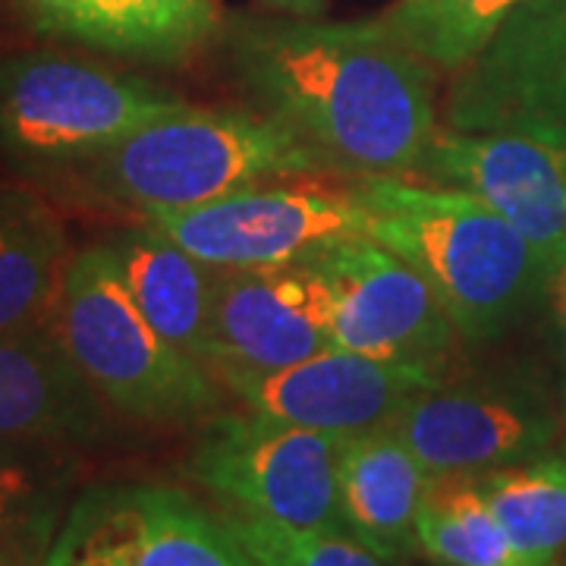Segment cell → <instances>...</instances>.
I'll return each instance as SVG.
<instances>
[{"instance_id": "cell-1", "label": "cell", "mask_w": 566, "mask_h": 566, "mask_svg": "<svg viewBox=\"0 0 566 566\" xmlns=\"http://www.w3.org/2000/svg\"><path fill=\"white\" fill-rule=\"evenodd\" d=\"M227 66L249 104L356 180L419 174L438 133L434 66L378 20H237Z\"/></svg>"}, {"instance_id": "cell-2", "label": "cell", "mask_w": 566, "mask_h": 566, "mask_svg": "<svg viewBox=\"0 0 566 566\" xmlns=\"http://www.w3.org/2000/svg\"><path fill=\"white\" fill-rule=\"evenodd\" d=\"M368 237L403 255L465 344H494L547 293L554 277L526 237L469 192L406 177L356 182Z\"/></svg>"}, {"instance_id": "cell-3", "label": "cell", "mask_w": 566, "mask_h": 566, "mask_svg": "<svg viewBox=\"0 0 566 566\" xmlns=\"http://www.w3.org/2000/svg\"><path fill=\"white\" fill-rule=\"evenodd\" d=\"M82 170L98 192L151 218L259 182L327 174L331 167L312 145L259 111L182 104L139 126Z\"/></svg>"}, {"instance_id": "cell-4", "label": "cell", "mask_w": 566, "mask_h": 566, "mask_svg": "<svg viewBox=\"0 0 566 566\" xmlns=\"http://www.w3.org/2000/svg\"><path fill=\"white\" fill-rule=\"evenodd\" d=\"M54 334L98 397L145 422H202L221 390L202 363L167 344L129 293L114 243L88 245L63 274Z\"/></svg>"}, {"instance_id": "cell-5", "label": "cell", "mask_w": 566, "mask_h": 566, "mask_svg": "<svg viewBox=\"0 0 566 566\" xmlns=\"http://www.w3.org/2000/svg\"><path fill=\"white\" fill-rule=\"evenodd\" d=\"M177 92L57 54L0 61V151L29 170L85 167L182 107Z\"/></svg>"}, {"instance_id": "cell-6", "label": "cell", "mask_w": 566, "mask_h": 566, "mask_svg": "<svg viewBox=\"0 0 566 566\" xmlns=\"http://www.w3.org/2000/svg\"><path fill=\"white\" fill-rule=\"evenodd\" d=\"M344 438L262 412H223L205 424L192 475L237 513L296 528L346 532L337 491Z\"/></svg>"}, {"instance_id": "cell-7", "label": "cell", "mask_w": 566, "mask_h": 566, "mask_svg": "<svg viewBox=\"0 0 566 566\" xmlns=\"http://www.w3.org/2000/svg\"><path fill=\"white\" fill-rule=\"evenodd\" d=\"M145 221L214 271L308 262L324 245L368 237L356 186L331 189L322 182H259Z\"/></svg>"}, {"instance_id": "cell-8", "label": "cell", "mask_w": 566, "mask_h": 566, "mask_svg": "<svg viewBox=\"0 0 566 566\" xmlns=\"http://www.w3.org/2000/svg\"><path fill=\"white\" fill-rule=\"evenodd\" d=\"M444 117L447 129L516 133L566 151V0H523L453 73Z\"/></svg>"}, {"instance_id": "cell-9", "label": "cell", "mask_w": 566, "mask_h": 566, "mask_svg": "<svg viewBox=\"0 0 566 566\" xmlns=\"http://www.w3.org/2000/svg\"><path fill=\"white\" fill-rule=\"evenodd\" d=\"M41 566H259L227 520L167 485L82 494Z\"/></svg>"}, {"instance_id": "cell-10", "label": "cell", "mask_w": 566, "mask_h": 566, "mask_svg": "<svg viewBox=\"0 0 566 566\" xmlns=\"http://www.w3.org/2000/svg\"><path fill=\"white\" fill-rule=\"evenodd\" d=\"M308 262L334 293V346L368 359L441 368L457 327L431 283L385 243L353 237Z\"/></svg>"}, {"instance_id": "cell-11", "label": "cell", "mask_w": 566, "mask_h": 566, "mask_svg": "<svg viewBox=\"0 0 566 566\" xmlns=\"http://www.w3.org/2000/svg\"><path fill=\"white\" fill-rule=\"evenodd\" d=\"M428 475H479L545 453L557 416L535 387L485 378L419 390L387 424Z\"/></svg>"}, {"instance_id": "cell-12", "label": "cell", "mask_w": 566, "mask_h": 566, "mask_svg": "<svg viewBox=\"0 0 566 566\" xmlns=\"http://www.w3.org/2000/svg\"><path fill=\"white\" fill-rule=\"evenodd\" d=\"M211 375L245 409L337 438L387 428L419 390L444 378L434 365L381 363L337 346L271 371L214 368Z\"/></svg>"}, {"instance_id": "cell-13", "label": "cell", "mask_w": 566, "mask_h": 566, "mask_svg": "<svg viewBox=\"0 0 566 566\" xmlns=\"http://www.w3.org/2000/svg\"><path fill=\"white\" fill-rule=\"evenodd\" d=\"M419 174L513 223L554 274L566 264V151L516 133L438 129Z\"/></svg>"}, {"instance_id": "cell-14", "label": "cell", "mask_w": 566, "mask_h": 566, "mask_svg": "<svg viewBox=\"0 0 566 566\" xmlns=\"http://www.w3.org/2000/svg\"><path fill=\"white\" fill-rule=\"evenodd\" d=\"M334 349V293L312 262L218 271L208 371H271Z\"/></svg>"}, {"instance_id": "cell-15", "label": "cell", "mask_w": 566, "mask_h": 566, "mask_svg": "<svg viewBox=\"0 0 566 566\" xmlns=\"http://www.w3.org/2000/svg\"><path fill=\"white\" fill-rule=\"evenodd\" d=\"M102 397L82 378L54 327L0 337V444H44L92 434Z\"/></svg>"}, {"instance_id": "cell-16", "label": "cell", "mask_w": 566, "mask_h": 566, "mask_svg": "<svg viewBox=\"0 0 566 566\" xmlns=\"http://www.w3.org/2000/svg\"><path fill=\"white\" fill-rule=\"evenodd\" d=\"M428 479L416 453L390 428L344 438L337 491L346 532L390 564L406 560L419 551L416 520Z\"/></svg>"}, {"instance_id": "cell-17", "label": "cell", "mask_w": 566, "mask_h": 566, "mask_svg": "<svg viewBox=\"0 0 566 566\" xmlns=\"http://www.w3.org/2000/svg\"><path fill=\"white\" fill-rule=\"evenodd\" d=\"M129 293L167 344L208 363L218 271L145 221L114 243ZM208 368V365H205Z\"/></svg>"}, {"instance_id": "cell-18", "label": "cell", "mask_w": 566, "mask_h": 566, "mask_svg": "<svg viewBox=\"0 0 566 566\" xmlns=\"http://www.w3.org/2000/svg\"><path fill=\"white\" fill-rule=\"evenodd\" d=\"M66 264L54 214L25 192H0V337L54 327Z\"/></svg>"}, {"instance_id": "cell-19", "label": "cell", "mask_w": 566, "mask_h": 566, "mask_svg": "<svg viewBox=\"0 0 566 566\" xmlns=\"http://www.w3.org/2000/svg\"><path fill=\"white\" fill-rule=\"evenodd\" d=\"M211 0H73L57 39L123 57L180 63L214 35Z\"/></svg>"}, {"instance_id": "cell-20", "label": "cell", "mask_w": 566, "mask_h": 566, "mask_svg": "<svg viewBox=\"0 0 566 566\" xmlns=\"http://www.w3.org/2000/svg\"><path fill=\"white\" fill-rule=\"evenodd\" d=\"M523 566H554L566 547V457L538 453L472 475Z\"/></svg>"}, {"instance_id": "cell-21", "label": "cell", "mask_w": 566, "mask_h": 566, "mask_svg": "<svg viewBox=\"0 0 566 566\" xmlns=\"http://www.w3.org/2000/svg\"><path fill=\"white\" fill-rule=\"evenodd\" d=\"M419 551L438 566H523L472 475H431L419 520Z\"/></svg>"}, {"instance_id": "cell-22", "label": "cell", "mask_w": 566, "mask_h": 566, "mask_svg": "<svg viewBox=\"0 0 566 566\" xmlns=\"http://www.w3.org/2000/svg\"><path fill=\"white\" fill-rule=\"evenodd\" d=\"M520 3L523 0H394L375 20L434 70L460 73L485 51Z\"/></svg>"}, {"instance_id": "cell-23", "label": "cell", "mask_w": 566, "mask_h": 566, "mask_svg": "<svg viewBox=\"0 0 566 566\" xmlns=\"http://www.w3.org/2000/svg\"><path fill=\"white\" fill-rule=\"evenodd\" d=\"M230 532L243 542L259 566H394L356 535L337 528H296L233 513Z\"/></svg>"}, {"instance_id": "cell-24", "label": "cell", "mask_w": 566, "mask_h": 566, "mask_svg": "<svg viewBox=\"0 0 566 566\" xmlns=\"http://www.w3.org/2000/svg\"><path fill=\"white\" fill-rule=\"evenodd\" d=\"M0 444V566H25L54 542V510L29 465Z\"/></svg>"}, {"instance_id": "cell-25", "label": "cell", "mask_w": 566, "mask_h": 566, "mask_svg": "<svg viewBox=\"0 0 566 566\" xmlns=\"http://www.w3.org/2000/svg\"><path fill=\"white\" fill-rule=\"evenodd\" d=\"M547 300H551V331H554V340L566 353V264L547 283Z\"/></svg>"}, {"instance_id": "cell-26", "label": "cell", "mask_w": 566, "mask_h": 566, "mask_svg": "<svg viewBox=\"0 0 566 566\" xmlns=\"http://www.w3.org/2000/svg\"><path fill=\"white\" fill-rule=\"evenodd\" d=\"M268 3H277L286 10H296V13H312V10H318L322 0H268Z\"/></svg>"}]
</instances>
